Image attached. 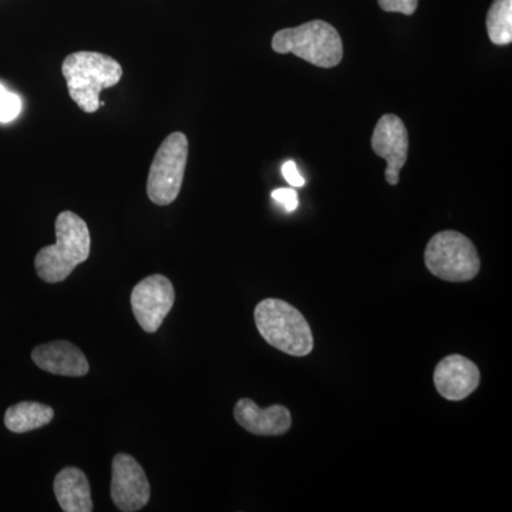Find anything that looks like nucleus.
<instances>
[{"instance_id":"5","label":"nucleus","mask_w":512,"mask_h":512,"mask_svg":"<svg viewBox=\"0 0 512 512\" xmlns=\"http://www.w3.org/2000/svg\"><path fill=\"white\" fill-rule=\"evenodd\" d=\"M427 269L446 282H468L480 272V256L473 242L457 231L434 235L424 251Z\"/></svg>"},{"instance_id":"9","label":"nucleus","mask_w":512,"mask_h":512,"mask_svg":"<svg viewBox=\"0 0 512 512\" xmlns=\"http://www.w3.org/2000/svg\"><path fill=\"white\" fill-rule=\"evenodd\" d=\"M372 148L376 156L387 161V183L399 184L400 170L404 167L409 154V133L400 117L394 114H384L377 121L372 136Z\"/></svg>"},{"instance_id":"2","label":"nucleus","mask_w":512,"mask_h":512,"mask_svg":"<svg viewBox=\"0 0 512 512\" xmlns=\"http://www.w3.org/2000/svg\"><path fill=\"white\" fill-rule=\"evenodd\" d=\"M62 73L74 103L84 113L92 114L103 106L101 90L119 84L123 67L113 57L83 50L64 59Z\"/></svg>"},{"instance_id":"6","label":"nucleus","mask_w":512,"mask_h":512,"mask_svg":"<svg viewBox=\"0 0 512 512\" xmlns=\"http://www.w3.org/2000/svg\"><path fill=\"white\" fill-rule=\"evenodd\" d=\"M187 158L188 138L184 133L177 131L165 138L148 174L147 194L151 202L165 207L177 200L183 187Z\"/></svg>"},{"instance_id":"10","label":"nucleus","mask_w":512,"mask_h":512,"mask_svg":"<svg viewBox=\"0 0 512 512\" xmlns=\"http://www.w3.org/2000/svg\"><path fill=\"white\" fill-rule=\"evenodd\" d=\"M480 379L476 363L461 355L444 357L434 370L437 392L451 402H460L476 392Z\"/></svg>"},{"instance_id":"11","label":"nucleus","mask_w":512,"mask_h":512,"mask_svg":"<svg viewBox=\"0 0 512 512\" xmlns=\"http://www.w3.org/2000/svg\"><path fill=\"white\" fill-rule=\"evenodd\" d=\"M235 420L255 436H282L291 430V412L281 404H274L268 409H261L251 399H241L235 404Z\"/></svg>"},{"instance_id":"3","label":"nucleus","mask_w":512,"mask_h":512,"mask_svg":"<svg viewBox=\"0 0 512 512\" xmlns=\"http://www.w3.org/2000/svg\"><path fill=\"white\" fill-rule=\"evenodd\" d=\"M255 323L262 338L286 355L308 356L313 350V333L308 320L291 303L265 299L255 308Z\"/></svg>"},{"instance_id":"16","label":"nucleus","mask_w":512,"mask_h":512,"mask_svg":"<svg viewBox=\"0 0 512 512\" xmlns=\"http://www.w3.org/2000/svg\"><path fill=\"white\" fill-rule=\"evenodd\" d=\"M22 111V100L18 94L8 92L0 101V123L8 124L16 119Z\"/></svg>"},{"instance_id":"20","label":"nucleus","mask_w":512,"mask_h":512,"mask_svg":"<svg viewBox=\"0 0 512 512\" xmlns=\"http://www.w3.org/2000/svg\"><path fill=\"white\" fill-rule=\"evenodd\" d=\"M8 92H9V90L6 89V87L3 86V84H0V101L3 100V97H5L6 93H8Z\"/></svg>"},{"instance_id":"17","label":"nucleus","mask_w":512,"mask_h":512,"mask_svg":"<svg viewBox=\"0 0 512 512\" xmlns=\"http://www.w3.org/2000/svg\"><path fill=\"white\" fill-rule=\"evenodd\" d=\"M377 2L384 12L403 13L406 16L414 15L419 6V0H377Z\"/></svg>"},{"instance_id":"4","label":"nucleus","mask_w":512,"mask_h":512,"mask_svg":"<svg viewBox=\"0 0 512 512\" xmlns=\"http://www.w3.org/2000/svg\"><path fill=\"white\" fill-rule=\"evenodd\" d=\"M272 49L279 55L292 53L322 69H332L343 59L342 37L338 30L323 20L279 30L272 39Z\"/></svg>"},{"instance_id":"14","label":"nucleus","mask_w":512,"mask_h":512,"mask_svg":"<svg viewBox=\"0 0 512 512\" xmlns=\"http://www.w3.org/2000/svg\"><path fill=\"white\" fill-rule=\"evenodd\" d=\"M55 417L52 407L37 402H22L10 406L5 414V426L12 433L23 434L42 429Z\"/></svg>"},{"instance_id":"12","label":"nucleus","mask_w":512,"mask_h":512,"mask_svg":"<svg viewBox=\"0 0 512 512\" xmlns=\"http://www.w3.org/2000/svg\"><path fill=\"white\" fill-rule=\"evenodd\" d=\"M32 359L37 367L52 375L83 377L90 369L82 350L66 340L37 346L33 349Z\"/></svg>"},{"instance_id":"19","label":"nucleus","mask_w":512,"mask_h":512,"mask_svg":"<svg viewBox=\"0 0 512 512\" xmlns=\"http://www.w3.org/2000/svg\"><path fill=\"white\" fill-rule=\"evenodd\" d=\"M282 175H284L285 180L288 181V184L292 185V187L299 188L305 185V178L299 173L298 165H296L295 161H286V163L282 165Z\"/></svg>"},{"instance_id":"15","label":"nucleus","mask_w":512,"mask_h":512,"mask_svg":"<svg viewBox=\"0 0 512 512\" xmlns=\"http://www.w3.org/2000/svg\"><path fill=\"white\" fill-rule=\"evenodd\" d=\"M487 32L497 46L512 42V0H494L487 15Z\"/></svg>"},{"instance_id":"13","label":"nucleus","mask_w":512,"mask_h":512,"mask_svg":"<svg viewBox=\"0 0 512 512\" xmlns=\"http://www.w3.org/2000/svg\"><path fill=\"white\" fill-rule=\"evenodd\" d=\"M55 495L60 508L66 512H92V488L82 470L67 467L55 478Z\"/></svg>"},{"instance_id":"7","label":"nucleus","mask_w":512,"mask_h":512,"mask_svg":"<svg viewBox=\"0 0 512 512\" xmlns=\"http://www.w3.org/2000/svg\"><path fill=\"white\" fill-rule=\"evenodd\" d=\"M174 286L163 275H151L134 286L131 292V308L138 325L147 333H156L173 309Z\"/></svg>"},{"instance_id":"8","label":"nucleus","mask_w":512,"mask_h":512,"mask_svg":"<svg viewBox=\"0 0 512 512\" xmlns=\"http://www.w3.org/2000/svg\"><path fill=\"white\" fill-rule=\"evenodd\" d=\"M110 490L111 500L120 511H140L150 501L146 473L130 454L120 453L114 457Z\"/></svg>"},{"instance_id":"1","label":"nucleus","mask_w":512,"mask_h":512,"mask_svg":"<svg viewBox=\"0 0 512 512\" xmlns=\"http://www.w3.org/2000/svg\"><path fill=\"white\" fill-rule=\"evenodd\" d=\"M56 238L55 245L40 249L35 258L36 274L47 284L67 279L77 265L87 261L92 248L89 227L72 211L57 217Z\"/></svg>"},{"instance_id":"18","label":"nucleus","mask_w":512,"mask_h":512,"mask_svg":"<svg viewBox=\"0 0 512 512\" xmlns=\"http://www.w3.org/2000/svg\"><path fill=\"white\" fill-rule=\"evenodd\" d=\"M272 198L281 207H284L286 212L296 211V208L299 207L298 192L292 188H278V190L272 191Z\"/></svg>"}]
</instances>
